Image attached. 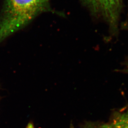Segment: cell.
<instances>
[{"mask_svg":"<svg viewBox=\"0 0 128 128\" xmlns=\"http://www.w3.org/2000/svg\"><path fill=\"white\" fill-rule=\"evenodd\" d=\"M26 128H34V127L33 124L32 123V122H30V123H29L27 125Z\"/></svg>","mask_w":128,"mask_h":128,"instance_id":"cell-6","label":"cell"},{"mask_svg":"<svg viewBox=\"0 0 128 128\" xmlns=\"http://www.w3.org/2000/svg\"><path fill=\"white\" fill-rule=\"evenodd\" d=\"M122 68L118 70L120 72L128 74V57H126L124 60L122 62Z\"/></svg>","mask_w":128,"mask_h":128,"instance_id":"cell-5","label":"cell"},{"mask_svg":"<svg viewBox=\"0 0 128 128\" xmlns=\"http://www.w3.org/2000/svg\"><path fill=\"white\" fill-rule=\"evenodd\" d=\"M84 128H115L109 122H88Z\"/></svg>","mask_w":128,"mask_h":128,"instance_id":"cell-4","label":"cell"},{"mask_svg":"<svg viewBox=\"0 0 128 128\" xmlns=\"http://www.w3.org/2000/svg\"><path fill=\"white\" fill-rule=\"evenodd\" d=\"M92 19L105 24L110 36L117 38L120 31L124 0H79Z\"/></svg>","mask_w":128,"mask_h":128,"instance_id":"cell-2","label":"cell"},{"mask_svg":"<svg viewBox=\"0 0 128 128\" xmlns=\"http://www.w3.org/2000/svg\"><path fill=\"white\" fill-rule=\"evenodd\" d=\"M69 128H74V125H73L72 124H71L70 125V126Z\"/></svg>","mask_w":128,"mask_h":128,"instance_id":"cell-7","label":"cell"},{"mask_svg":"<svg viewBox=\"0 0 128 128\" xmlns=\"http://www.w3.org/2000/svg\"><path fill=\"white\" fill-rule=\"evenodd\" d=\"M109 123L115 128H128V110H121L114 112Z\"/></svg>","mask_w":128,"mask_h":128,"instance_id":"cell-3","label":"cell"},{"mask_svg":"<svg viewBox=\"0 0 128 128\" xmlns=\"http://www.w3.org/2000/svg\"><path fill=\"white\" fill-rule=\"evenodd\" d=\"M50 0H6L0 14V43L42 13L51 12L65 17L64 13L51 8Z\"/></svg>","mask_w":128,"mask_h":128,"instance_id":"cell-1","label":"cell"}]
</instances>
